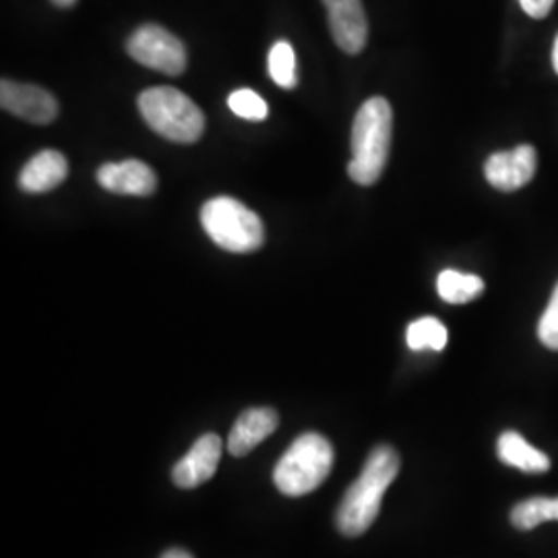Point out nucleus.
<instances>
[{"label":"nucleus","mask_w":558,"mask_h":558,"mask_svg":"<svg viewBox=\"0 0 558 558\" xmlns=\"http://www.w3.org/2000/svg\"><path fill=\"white\" fill-rule=\"evenodd\" d=\"M399 474L398 451L389 445L377 447L364 463L360 478L339 502L336 523L343 536L364 534L379 515L380 500Z\"/></svg>","instance_id":"obj_1"},{"label":"nucleus","mask_w":558,"mask_h":558,"mask_svg":"<svg viewBox=\"0 0 558 558\" xmlns=\"http://www.w3.org/2000/svg\"><path fill=\"white\" fill-rule=\"evenodd\" d=\"M69 174V161L54 149H44L23 166L20 174L21 191L25 193H48L64 182Z\"/></svg>","instance_id":"obj_13"},{"label":"nucleus","mask_w":558,"mask_h":558,"mask_svg":"<svg viewBox=\"0 0 558 558\" xmlns=\"http://www.w3.org/2000/svg\"><path fill=\"white\" fill-rule=\"evenodd\" d=\"M221 459V439L218 435L209 433L203 435L193 449L180 459L179 463L172 470V480L179 488H197L205 484L207 480L214 478L218 472Z\"/></svg>","instance_id":"obj_11"},{"label":"nucleus","mask_w":558,"mask_h":558,"mask_svg":"<svg viewBox=\"0 0 558 558\" xmlns=\"http://www.w3.org/2000/svg\"><path fill=\"white\" fill-rule=\"evenodd\" d=\"M333 468V447L319 433H306L290 445L274 470V482L286 497L317 490Z\"/></svg>","instance_id":"obj_3"},{"label":"nucleus","mask_w":558,"mask_h":558,"mask_svg":"<svg viewBox=\"0 0 558 558\" xmlns=\"http://www.w3.org/2000/svg\"><path fill=\"white\" fill-rule=\"evenodd\" d=\"M447 338H449L447 327L435 317H422V319L414 320L405 333L408 345L414 352H420V350L440 352L447 345Z\"/></svg>","instance_id":"obj_17"},{"label":"nucleus","mask_w":558,"mask_h":558,"mask_svg":"<svg viewBox=\"0 0 558 558\" xmlns=\"http://www.w3.org/2000/svg\"><path fill=\"white\" fill-rule=\"evenodd\" d=\"M0 106L17 119L34 124H50L59 117V101L54 100V96L48 89L29 83L2 80Z\"/></svg>","instance_id":"obj_8"},{"label":"nucleus","mask_w":558,"mask_h":558,"mask_svg":"<svg viewBox=\"0 0 558 558\" xmlns=\"http://www.w3.org/2000/svg\"><path fill=\"white\" fill-rule=\"evenodd\" d=\"M57 7H60V9H69V7H73L77 0H52Z\"/></svg>","instance_id":"obj_23"},{"label":"nucleus","mask_w":558,"mask_h":558,"mask_svg":"<svg viewBox=\"0 0 558 558\" xmlns=\"http://www.w3.org/2000/svg\"><path fill=\"white\" fill-rule=\"evenodd\" d=\"M201 223L205 234L228 253L246 255L265 242L259 216L232 197L207 201L201 209Z\"/></svg>","instance_id":"obj_5"},{"label":"nucleus","mask_w":558,"mask_h":558,"mask_svg":"<svg viewBox=\"0 0 558 558\" xmlns=\"http://www.w3.org/2000/svg\"><path fill=\"white\" fill-rule=\"evenodd\" d=\"M269 75L283 89H294L299 77H296V54L290 41H278L269 50Z\"/></svg>","instance_id":"obj_18"},{"label":"nucleus","mask_w":558,"mask_h":558,"mask_svg":"<svg viewBox=\"0 0 558 558\" xmlns=\"http://www.w3.org/2000/svg\"><path fill=\"white\" fill-rule=\"evenodd\" d=\"M161 558H193V555H189V553H186V550H182V548H172V550L163 553Z\"/></svg>","instance_id":"obj_22"},{"label":"nucleus","mask_w":558,"mask_h":558,"mask_svg":"<svg viewBox=\"0 0 558 558\" xmlns=\"http://www.w3.org/2000/svg\"><path fill=\"white\" fill-rule=\"evenodd\" d=\"M519 4L532 20H544L553 11L555 0H519Z\"/></svg>","instance_id":"obj_21"},{"label":"nucleus","mask_w":558,"mask_h":558,"mask_svg":"<svg viewBox=\"0 0 558 558\" xmlns=\"http://www.w3.org/2000/svg\"><path fill=\"white\" fill-rule=\"evenodd\" d=\"M126 50L143 66L160 71L163 75H180L186 69L184 44L156 23L141 25L126 41Z\"/></svg>","instance_id":"obj_6"},{"label":"nucleus","mask_w":558,"mask_h":558,"mask_svg":"<svg viewBox=\"0 0 558 558\" xmlns=\"http://www.w3.org/2000/svg\"><path fill=\"white\" fill-rule=\"evenodd\" d=\"M331 36L345 54H359L368 41V20L362 0H323Z\"/></svg>","instance_id":"obj_9"},{"label":"nucleus","mask_w":558,"mask_h":558,"mask_svg":"<svg viewBox=\"0 0 558 558\" xmlns=\"http://www.w3.org/2000/svg\"><path fill=\"white\" fill-rule=\"evenodd\" d=\"M278 414L271 408H251L240 414L228 437V451L234 458L248 456L257 445L276 433Z\"/></svg>","instance_id":"obj_12"},{"label":"nucleus","mask_w":558,"mask_h":558,"mask_svg":"<svg viewBox=\"0 0 558 558\" xmlns=\"http://www.w3.org/2000/svg\"><path fill=\"white\" fill-rule=\"evenodd\" d=\"M484 279L456 269H445L437 279V292L447 304H468L484 292Z\"/></svg>","instance_id":"obj_15"},{"label":"nucleus","mask_w":558,"mask_h":558,"mask_svg":"<svg viewBox=\"0 0 558 558\" xmlns=\"http://www.w3.org/2000/svg\"><path fill=\"white\" fill-rule=\"evenodd\" d=\"M393 135V110L385 98H371L360 106L352 124V160L348 174L360 186H371L380 179Z\"/></svg>","instance_id":"obj_2"},{"label":"nucleus","mask_w":558,"mask_h":558,"mask_svg":"<svg viewBox=\"0 0 558 558\" xmlns=\"http://www.w3.org/2000/svg\"><path fill=\"white\" fill-rule=\"evenodd\" d=\"M538 170V151L534 145H518L509 151H497L484 163V177L502 193H515L530 184Z\"/></svg>","instance_id":"obj_7"},{"label":"nucleus","mask_w":558,"mask_h":558,"mask_svg":"<svg viewBox=\"0 0 558 558\" xmlns=\"http://www.w3.org/2000/svg\"><path fill=\"white\" fill-rule=\"evenodd\" d=\"M558 521V497L557 499H544V497H534V499L523 500L513 507L511 511V523L518 530H534L544 521Z\"/></svg>","instance_id":"obj_16"},{"label":"nucleus","mask_w":558,"mask_h":558,"mask_svg":"<svg viewBox=\"0 0 558 558\" xmlns=\"http://www.w3.org/2000/svg\"><path fill=\"white\" fill-rule=\"evenodd\" d=\"M98 184L114 195L149 197L158 189L156 172L140 160H124L119 163H104L98 170Z\"/></svg>","instance_id":"obj_10"},{"label":"nucleus","mask_w":558,"mask_h":558,"mask_svg":"<svg viewBox=\"0 0 558 558\" xmlns=\"http://www.w3.org/2000/svg\"><path fill=\"white\" fill-rule=\"evenodd\" d=\"M230 110L244 120H265L269 114V108L257 92L253 89H236L228 98Z\"/></svg>","instance_id":"obj_19"},{"label":"nucleus","mask_w":558,"mask_h":558,"mask_svg":"<svg viewBox=\"0 0 558 558\" xmlns=\"http://www.w3.org/2000/svg\"><path fill=\"white\" fill-rule=\"evenodd\" d=\"M141 117L160 137L174 143H195L205 131L199 106L177 87H149L137 100Z\"/></svg>","instance_id":"obj_4"},{"label":"nucleus","mask_w":558,"mask_h":558,"mask_svg":"<svg viewBox=\"0 0 558 558\" xmlns=\"http://www.w3.org/2000/svg\"><path fill=\"white\" fill-rule=\"evenodd\" d=\"M553 66H555L558 75V36L557 40H555V48H553Z\"/></svg>","instance_id":"obj_24"},{"label":"nucleus","mask_w":558,"mask_h":558,"mask_svg":"<svg viewBox=\"0 0 558 558\" xmlns=\"http://www.w3.org/2000/svg\"><path fill=\"white\" fill-rule=\"evenodd\" d=\"M499 458L502 463L513 465L521 472L527 474H542L550 470V459L546 453L534 449L527 440L523 439L518 433L507 430L500 435L499 445H497Z\"/></svg>","instance_id":"obj_14"},{"label":"nucleus","mask_w":558,"mask_h":558,"mask_svg":"<svg viewBox=\"0 0 558 558\" xmlns=\"http://www.w3.org/2000/svg\"><path fill=\"white\" fill-rule=\"evenodd\" d=\"M538 338L548 350L558 352V283L538 323Z\"/></svg>","instance_id":"obj_20"}]
</instances>
